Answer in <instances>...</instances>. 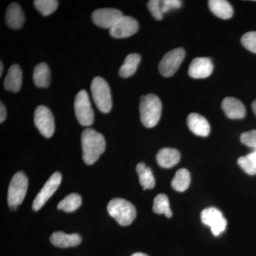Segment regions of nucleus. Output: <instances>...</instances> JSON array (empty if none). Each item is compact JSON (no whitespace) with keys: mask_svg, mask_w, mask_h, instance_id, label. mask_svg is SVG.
Here are the masks:
<instances>
[{"mask_svg":"<svg viewBox=\"0 0 256 256\" xmlns=\"http://www.w3.org/2000/svg\"><path fill=\"white\" fill-rule=\"evenodd\" d=\"M82 159L86 164H95L106 151L105 138L95 130L88 128L82 136Z\"/></svg>","mask_w":256,"mask_h":256,"instance_id":"nucleus-1","label":"nucleus"},{"mask_svg":"<svg viewBox=\"0 0 256 256\" xmlns=\"http://www.w3.org/2000/svg\"><path fill=\"white\" fill-rule=\"evenodd\" d=\"M162 105L159 97L154 94H148L141 97L140 114L144 127L153 128L158 126L161 118Z\"/></svg>","mask_w":256,"mask_h":256,"instance_id":"nucleus-2","label":"nucleus"},{"mask_svg":"<svg viewBox=\"0 0 256 256\" xmlns=\"http://www.w3.org/2000/svg\"><path fill=\"white\" fill-rule=\"evenodd\" d=\"M108 212L110 216L122 226L132 224L137 216V210L134 205L122 198L111 200L108 205Z\"/></svg>","mask_w":256,"mask_h":256,"instance_id":"nucleus-3","label":"nucleus"},{"mask_svg":"<svg viewBox=\"0 0 256 256\" xmlns=\"http://www.w3.org/2000/svg\"><path fill=\"white\" fill-rule=\"evenodd\" d=\"M92 92L99 110L104 114H109L112 108V101L108 84L101 77H96L92 82Z\"/></svg>","mask_w":256,"mask_h":256,"instance_id":"nucleus-4","label":"nucleus"},{"mask_svg":"<svg viewBox=\"0 0 256 256\" xmlns=\"http://www.w3.org/2000/svg\"><path fill=\"white\" fill-rule=\"evenodd\" d=\"M28 186V178L22 172L16 173L13 176L8 190V204L12 210H16L23 203Z\"/></svg>","mask_w":256,"mask_h":256,"instance_id":"nucleus-5","label":"nucleus"},{"mask_svg":"<svg viewBox=\"0 0 256 256\" xmlns=\"http://www.w3.org/2000/svg\"><path fill=\"white\" fill-rule=\"evenodd\" d=\"M76 116L79 124L85 127H89L94 124L95 116L88 94L86 90H80L76 97Z\"/></svg>","mask_w":256,"mask_h":256,"instance_id":"nucleus-6","label":"nucleus"},{"mask_svg":"<svg viewBox=\"0 0 256 256\" xmlns=\"http://www.w3.org/2000/svg\"><path fill=\"white\" fill-rule=\"evenodd\" d=\"M186 56V52L182 48H175L168 52L160 62V74L166 78L174 76Z\"/></svg>","mask_w":256,"mask_h":256,"instance_id":"nucleus-7","label":"nucleus"},{"mask_svg":"<svg viewBox=\"0 0 256 256\" xmlns=\"http://www.w3.org/2000/svg\"><path fill=\"white\" fill-rule=\"evenodd\" d=\"M34 124L44 137L50 138L54 134V118L52 111L46 106L37 107L34 114Z\"/></svg>","mask_w":256,"mask_h":256,"instance_id":"nucleus-8","label":"nucleus"},{"mask_svg":"<svg viewBox=\"0 0 256 256\" xmlns=\"http://www.w3.org/2000/svg\"><path fill=\"white\" fill-rule=\"evenodd\" d=\"M201 218L202 223L210 227L215 236H218L226 229L227 220L224 218L222 212L216 208L210 207L204 210Z\"/></svg>","mask_w":256,"mask_h":256,"instance_id":"nucleus-9","label":"nucleus"},{"mask_svg":"<svg viewBox=\"0 0 256 256\" xmlns=\"http://www.w3.org/2000/svg\"><path fill=\"white\" fill-rule=\"evenodd\" d=\"M62 181V176L60 173L56 172L52 174L34 201L33 206H32L34 210L38 212L44 206L45 204L54 194L55 192L60 188Z\"/></svg>","mask_w":256,"mask_h":256,"instance_id":"nucleus-10","label":"nucleus"},{"mask_svg":"<svg viewBox=\"0 0 256 256\" xmlns=\"http://www.w3.org/2000/svg\"><path fill=\"white\" fill-rule=\"evenodd\" d=\"M124 16L120 10L106 8L96 10L92 13V20L99 28H110V30Z\"/></svg>","mask_w":256,"mask_h":256,"instance_id":"nucleus-11","label":"nucleus"},{"mask_svg":"<svg viewBox=\"0 0 256 256\" xmlns=\"http://www.w3.org/2000/svg\"><path fill=\"white\" fill-rule=\"evenodd\" d=\"M139 24L137 20L131 16H124L118 22L111 28V36L116 38H126L133 36L139 30Z\"/></svg>","mask_w":256,"mask_h":256,"instance_id":"nucleus-12","label":"nucleus"},{"mask_svg":"<svg viewBox=\"0 0 256 256\" xmlns=\"http://www.w3.org/2000/svg\"><path fill=\"white\" fill-rule=\"evenodd\" d=\"M214 64L208 58H194L190 66L188 75L195 79H203L210 77L213 73Z\"/></svg>","mask_w":256,"mask_h":256,"instance_id":"nucleus-13","label":"nucleus"},{"mask_svg":"<svg viewBox=\"0 0 256 256\" xmlns=\"http://www.w3.org/2000/svg\"><path fill=\"white\" fill-rule=\"evenodd\" d=\"M188 126L194 134L200 137L206 138L210 134V122L204 116L192 114L188 116Z\"/></svg>","mask_w":256,"mask_h":256,"instance_id":"nucleus-14","label":"nucleus"},{"mask_svg":"<svg viewBox=\"0 0 256 256\" xmlns=\"http://www.w3.org/2000/svg\"><path fill=\"white\" fill-rule=\"evenodd\" d=\"M222 109L224 114L230 119L240 120L246 114L245 106L238 99L226 98L222 102Z\"/></svg>","mask_w":256,"mask_h":256,"instance_id":"nucleus-15","label":"nucleus"},{"mask_svg":"<svg viewBox=\"0 0 256 256\" xmlns=\"http://www.w3.org/2000/svg\"><path fill=\"white\" fill-rule=\"evenodd\" d=\"M181 154L180 152L172 148H163L156 154V162L161 168L170 169L180 162Z\"/></svg>","mask_w":256,"mask_h":256,"instance_id":"nucleus-16","label":"nucleus"},{"mask_svg":"<svg viewBox=\"0 0 256 256\" xmlns=\"http://www.w3.org/2000/svg\"><path fill=\"white\" fill-rule=\"evenodd\" d=\"M50 242L56 247L66 248L80 245L82 238L78 234H66L62 232H55L50 237Z\"/></svg>","mask_w":256,"mask_h":256,"instance_id":"nucleus-17","label":"nucleus"},{"mask_svg":"<svg viewBox=\"0 0 256 256\" xmlns=\"http://www.w3.org/2000/svg\"><path fill=\"white\" fill-rule=\"evenodd\" d=\"M6 22L8 26L13 30H20L25 23V16L22 9L16 3H12L8 8Z\"/></svg>","mask_w":256,"mask_h":256,"instance_id":"nucleus-18","label":"nucleus"},{"mask_svg":"<svg viewBox=\"0 0 256 256\" xmlns=\"http://www.w3.org/2000/svg\"><path fill=\"white\" fill-rule=\"evenodd\" d=\"M23 74L20 66H12L4 80V88L11 92H18L22 85Z\"/></svg>","mask_w":256,"mask_h":256,"instance_id":"nucleus-19","label":"nucleus"},{"mask_svg":"<svg viewBox=\"0 0 256 256\" xmlns=\"http://www.w3.org/2000/svg\"><path fill=\"white\" fill-rule=\"evenodd\" d=\"M208 6L214 14L222 20H230L233 16L234 9L228 1L210 0L208 1Z\"/></svg>","mask_w":256,"mask_h":256,"instance_id":"nucleus-20","label":"nucleus"},{"mask_svg":"<svg viewBox=\"0 0 256 256\" xmlns=\"http://www.w3.org/2000/svg\"><path fill=\"white\" fill-rule=\"evenodd\" d=\"M34 82L41 88H46L50 84V70L46 64H38L34 70Z\"/></svg>","mask_w":256,"mask_h":256,"instance_id":"nucleus-21","label":"nucleus"},{"mask_svg":"<svg viewBox=\"0 0 256 256\" xmlns=\"http://www.w3.org/2000/svg\"><path fill=\"white\" fill-rule=\"evenodd\" d=\"M141 62V56L138 54L128 55L119 70V75L124 78L132 76L137 72Z\"/></svg>","mask_w":256,"mask_h":256,"instance_id":"nucleus-22","label":"nucleus"},{"mask_svg":"<svg viewBox=\"0 0 256 256\" xmlns=\"http://www.w3.org/2000/svg\"><path fill=\"white\" fill-rule=\"evenodd\" d=\"M136 171L143 190H152L156 186V178L150 168H148L144 163H140L138 164Z\"/></svg>","mask_w":256,"mask_h":256,"instance_id":"nucleus-23","label":"nucleus"},{"mask_svg":"<svg viewBox=\"0 0 256 256\" xmlns=\"http://www.w3.org/2000/svg\"><path fill=\"white\" fill-rule=\"evenodd\" d=\"M191 184V175L186 169H181L176 173L174 178L172 182V186L174 190L178 192L186 191Z\"/></svg>","mask_w":256,"mask_h":256,"instance_id":"nucleus-24","label":"nucleus"},{"mask_svg":"<svg viewBox=\"0 0 256 256\" xmlns=\"http://www.w3.org/2000/svg\"><path fill=\"white\" fill-rule=\"evenodd\" d=\"M153 210L158 214H164L166 218L172 217V212L170 208V200L165 194L158 195L154 198Z\"/></svg>","mask_w":256,"mask_h":256,"instance_id":"nucleus-25","label":"nucleus"},{"mask_svg":"<svg viewBox=\"0 0 256 256\" xmlns=\"http://www.w3.org/2000/svg\"><path fill=\"white\" fill-rule=\"evenodd\" d=\"M82 204V196L77 194H72L66 197L63 201L58 204V208L60 210H64V212L70 213V212H74L78 210Z\"/></svg>","mask_w":256,"mask_h":256,"instance_id":"nucleus-26","label":"nucleus"},{"mask_svg":"<svg viewBox=\"0 0 256 256\" xmlns=\"http://www.w3.org/2000/svg\"><path fill=\"white\" fill-rule=\"evenodd\" d=\"M34 2L36 9L43 16H50L58 9V2L56 0H36Z\"/></svg>","mask_w":256,"mask_h":256,"instance_id":"nucleus-27","label":"nucleus"},{"mask_svg":"<svg viewBox=\"0 0 256 256\" xmlns=\"http://www.w3.org/2000/svg\"><path fill=\"white\" fill-rule=\"evenodd\" d=\"M238 164L247 174L252 175V176L256 175V165L248 154L239 158Z\"/></svg>","mask_w":256,"mask_h":256,"instance_id":"nucleus-28","label":"nucleus"},{"mask_svg":"<svg viewBox=\"0 0 256 256\" xmlns=\"http://www.w3.org/2000/svg\"><path fill=\"white\" fill-rule=\"evenodd\" d=\"M242 46L252 53L256 54V32L245 34L242 38Z\"/></svg>","mask_w":256,"mask_h":256,"instance_id":"nucleus-29","label":"nucleus"},{"mask_svg":"<svg viewBox=\"0 0 256 256\" xmlns=\"http://www.w3.org/2000/svg\"><path fill=\"white\" fill-rule=\"evenodd\" d=\"M148 9L156 20L160 21L163 18V12L162 10V1L152 0L148 2Z\"/></svg>","mask_w":256,"mask_h":256,"instance_id":"nucleus-30","label":"nucleus"},{"mask_svg":"<svg viewBox=\"0 0 256 256\" xmlns=\"http://www.w3.org/2000/svg\"><path fill=\"white\" fill-rule=\"evenodd\" d=\"M240 141L246 146L256 150V130L242 133L240 136Z\"/></svg>","mask_w":256,"mask_h":256,"instance_id":"nucleus-31","label":"nucleus"},{"mask_svg":"<svg viewBox=\"0 0 256 256\" xmlns=\"http://www.w3.org/2000/svg\"><path fill=\"white\" fill-rule=\"evenodd\" d=\"M182 6V2L180 0H164L162 1V10L163 14L169 12L171 10L180 9Z\"/></svg>","mask_w":256,"mask_h":256,"instance_id":"nucleus-32","label":"nucleus"},{"mask_svg":"<svg viewBox=\"0 0 256 256\" xmlns=\"http://www.w3.org/2000/svg\"><path fill=\"white\" fill-rule=\"evenodd\" d=\"M6 118V109L2 102H0V124H3Z\"/></svg>","mask_w":256,"mask_h":256,"instance_id":"nucleus-33","label":"nucleus"},{"mask_svg":"<svg viewBox=\"0 0 256 256\" xmlns=\"http://www.w3.org/2000/svg\"><path fill=\"white\" fill-rule=\"evenodd\" d=\"M248 156H250V158H252V161H254V162L255 163L256 165V150L254 152L249 154Z\"/></svg>","mask_w":256,"mask_h":256,"instance_id":"nucleus-34","label":"nucleus"},{"mask_svg":"<svg viewBox=\"0 0 256 256\" xmlns=\"http://www.w3.org/2000/svg\"><path fill=\"white\" fill-rule=\"evenodd\" d=\"M3 70H4V67H3L2 62H0V76H2Z\"/></svg>","mask_w":256,"mask_h":256,"instance_id":"nucleus-35","label":"nucleus"},{"mask_svg":"<svg viewBox=\"0 0 256 256\" xmlns=\"http://www.w3.org/2000/svg\"><path fill=\"white\" fill-rule=\"evenodd\" d=\"M252 110H254V114H255L256 116V100L252 102Z\"/></svg>","mask_w":256,"mask_h":256,"instance_id":"nucleus-36","label":"nucleus"},{"mask_svg":"<svg viewBox=\"0 0 256 256\" xmlns=\"http://www.w3.org/2000/svg\"><path fill=\"white\" fill-rule=\"evenodd\" d=\"M132 256H149L146 255V254H142V252H136V254H133Z\"/></svg>","mask_w":256,"mask_h":256,"instance_id":"nucleus-37","label":"nucleus"}]
</instances>
